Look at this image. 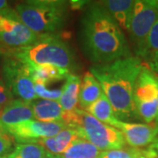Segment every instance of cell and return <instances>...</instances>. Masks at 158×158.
Masks as SVG:
<instances>
[{"mask_svg":"<svg viewBox=\"0 0 158 158\" xmlns=\"http://www.w3.org/2000/svg\"><path fill=\"white\" fill-rule=\"evenodd\" d=\"M2 158H6V156H5V157H2Z\"/></svg>","mask_w":158,"mask_h":158,"instance_id":"836d02e7","label":"cell"},{"mask_svg":"<svg viewBox=\"0 0 158 158\" xmlns=\"http://www.w3.org/2000/svg\"><path fill=\"white\" fill-rule=\"evenodd\" d=\"M156 53H158V19L148 35L141 58L146 61L148 57Z\"/></svg>","mask_w":158,"mask_h":158,"instance_id":"603a6c76","label":"cell"},{"mask_svg":"<svg viewBox=\"0 0 158 158\" xmlns=\"http://www.w3.org/2000/svg\"><path fill=\"white\" fill-rule=\"evenodd\" d=\"M101 151L90 141L77 139L72 142L65 152L60 155V158H98Z\"/></svg>","mask_w":158,"mask_h":158,"instance_id":"ffe728a7","label":"cell"},{"mask_svg":"<svg viewBox=\"0 0 158 158\" xmlns=\"http://www.w3.org/2000/svg\"><path fill=\"white\" fill-rule=\"evenodd\" d=\"M28 67L31 77L34 84L46 85L48 83H51L54 81L66 79L67 76L69 74V70L68 69L58 68L53 65L28 64Z\"/></svg>","mask_w":158,"mask_h":158,"instance_id":"e0dca14e","label":"cell"},{"mask_svg":"<svg viewBox=\"0 0 158 158\" xmlns=\"http://www.w3.org/2000/svg\"><path fill=\"white\" fill-rule=\"evenodd\" d=\"M62 122L77 132L81 139L90 141L100 151L123 148V134L117 128L102 123L84 109L63 111Z\"/></svg>","mask_w":158,"mask_h":158,"instance_id":"277c9868","label":"cell"},{"mask_svg":"<svg viewBox=\"0 0 158 158\" xmlns=\"http://www.w3.org/2000/svg\"><path fill=\"white\" fill-rule=\"evenodd\" d=\"M38 37L19 19L14 10L0 15V42L3 44L19 48L34 43Z\"/></svg>","mask_w":158,"mask_h":158,"instance_id":"9c48e42d","label":"cell"},{"mask_svg":"<svg viewBox=\"0 0 158 158\" xmlns=\"http://www.w3.org/2000/svg\"><path fill=\"white\" fill-rule=\"evenodd\" d=\"M157 77L147 67L141 69L136 81L134 91V102L135 104L157 100Z\"/></svg>","mask_w":158,"mask_h":158,"instance_id":"7c38bea8","label":"cell"},{"mask_svg":"<svg viewBox=\"0 0 158 158\" xmlns=\"http://www.w3.org/2000/svg\"><path fill=\"white\" fill-rule=\"evenodd\" d=\"M104 94L101 86L96 77L90 71H87L84 75L81 81L78 95V104L85 110L92 103L98 100Z\"/></svg>","mask_w":158,"mask_h":158,"instance_id":"2e32d148","label":"cell"},{"mask_svg":"<svg viewBox=\"0 0 158 158\" xmlns=\"http://www.w3.org/2000/svg\"><path fill=\"white\" fill-rule=\"evenodd\" d=\"M69 3L60 0H28L15 6L19 19L37 35L55 34L66 25Z\"/></svg>","mask_w":158,"mask_h":158,"instance_id":"3957f363","label":"cell"},{"mask_svg":"<svg viewBox=\"0 0 158 158\" xmlns=\"http://www.w3.org/2000/svg\"><path fill=\"white\" fill-rule=\"evenodd\" d=\"M3 77L13 97H17L18 99L31 103L38 98L28 64L13 55L5 61L3 65Z\"/></svg>","mask_w":158,"mask_h":158,"instance_id":"52a82bcc","label":"cell"},{"mask_svg":"<svg viewBox=\"0 0 158 158\" xmlns=\"http://www.w3.org/2000/svg\"><path fill=\"white\" fill-rule=\"evenodd\" d=\"M14 99L10 88L3 78H0V106H6Z\"/></svg>","mask_w":158,"mask_h":158,"instance_id":"484cf974","label":"cell"},{"mask_svg":"<svg viewBox=\"0 0 158 158\" xmlns=\"http://www.w3.org/2000/svg\"><path fill=\"white\" fill-rule=\"evenodd\" d=\"M148 149L154 154L156 158H158V135L156 138V140L153 141L148 148Z\"/></svg>","mask_w":158,"mask_h":158,"instance_id":"f546056e","label":"cell"},{"mask_svg":"<svg viewBox=\"0 0 158 158\" xmlns=\"http://www.w3.org/2000/svg\"><path fill=\"white\" fill-rule=\"evenodd\" d=\"M136 115L140 116L146 124H150L158 117L157 100L135 104Z\"/></svg>","mask_w":158,"mask_h":158,"instance_id":"7402d4cb","label":"cell"},{"mask_svg":"<svg viewBox=\"0 0 158 158\" xmlns=\"http://www.w3.org/2000/svg\"><path fill=\"white\" fill-rule=\"evenodd\" d=\"M50 158H60V157H59V156H55V155H52Z\"/></svg>","mask_w":158,"mask_h":158,"instance_id":"1f68e13d","label":"cell"},{"mask_svg":"<svg viewBox=\"0 0 158 158\" xmlns=\"http://www.w3.org/2000/svg\"><path fill=\"white\" fill-rule=\"evenodd\" d=\"M146 62L148 65V69L151 71L158 73V53L154 54L153 56L148 57L146 60Z\"/></svg>","mask_w":158,"mask_h":158,"instance_id":"83f0119b","label":"cell"},{"mask_svg":"<svg viewBox=\"0 0 158 158\" xmlns=\"http://www.w3.org/2000/svg\"><path fill=\"white\" fill-rule=\"evenodd\" d=\"M12 11L9 7V4L6 0H0V15H4V14H8Z\"/></svg>","mask_w":158,"mask_h":158,"instance_id":"f1b7e54d","label":"cell"},{"mask_svg":"<svg viewBox=\"0 0 158 158\" xmlns=\"http://www.w3.org/2000/svg\"><path fill=\"white\" fill-rule=\"evenodd\" d=\"M156 124H158V122H157V123H156Z\"/></svg>","mask_w":158,"mask_h":158,"instance_id":"e575fe53","label":"cell"},{"mask_svg":"<svg viewBox=\"0 0 158 158\" xmlns=\"http://www.w3.org/2000/svg\"><path fill=\"white\" fill-rule=\"evenodd\" d=\"M158 19V0L135 1L128 33L136 56L141 57L150 30Z\"/></svg>","mask_w":158,"mask_h":158,"instance_id":"8992f818","label":"cell"},{"mask_svg":"<svg viewBox=\"0 0 158 158\" xmlns=\"http://www.w3.org/2000/svg\"><path fill=\"white\" fill-rule=\"evenodd\" d=\"M34 118L41 122H62L63 109L59 101L39 99L31 102Z\"/></svg>","mask_w":158,"mask_h":158,"instance_id":"9a60e30c","label":"cell"},{"mask_svg":"<svg viewBox=\"0 0 158 158\" xmlns=\"http://www.w3.org/2000/svg\"><path fill=\"white\" fill-rule=\"evenodd\" d=\"M85 110L98 120L101 121L102 123L109 125L113 127L118 120V118L115 117L111 103L105 94H103L98 100L92 103Z\"/></svg>","mask_w":158,"mask_h":158,"instance_id":"d6986e66","label":"cell"},{"mask_svg":"<svg viewBox=\"0 0 158 158\" xmlns=\"http://www.w3.org/2000/svg\"><path fill=\"white\" fill-rule=\"evenodd\" d=\"M101 6L112 16L120 28L128 32L135 1L133 0H106L99 2Z\"/></svg>","mask_w":158,"mask_h":158,"instance_id":"4fadbf2b","label":"cell"},{"mask_svg":"<svg viewBox=\"0 0 158 158\" xmlns=\"http://www.w3.org/2000/svg\"><path fill=\"white\" fill-rule=\"evenodd\" d=\"M81 80L77 75L69 73L66 77L65 84L62 87V93L59 100L63 111H73L78 104V95Z\"/></svg>","mask_w":158,"mask_h":158,"instance_id":"ac0fdd59","label":"cell"},{"mask_svg":"<svg viewBox=\"0 0 158 158\" xmlns=\"http://www.w3.org/2000/svg\"><path fill=\"white\" fill-rule=\"evenodd\" d=\"M52 154H49L45 148L39 143L29 142L19 143L15 147L13 151L9 153L6 158H50Z\"/></svg>","mask_w":158,"mask_h":158,"instance_id":"44dd1931","label":"cell"},{"mask_svg":"<svg viewBox=\"0 0 158 158\" xmlns=\"http://www.w3.org/2000/svg\"><path fill=\"white\" fill-rule=\"evenodd\" d=\"M78 42L85 56L93 64L131 56L122 29L98 3L89 6L81 15Z\"/></svg>","mask_w":158,"mask_h":158,"instance_id":"6da1fadb","label":"cell"},{"mask_svg":"<svg viewBox=\"0 0 158 158\" xmlns=\"http://www.w3.org/2000/svg\"><path fill=\"white\" fill-rule=\"evenodd\" d=\"M11 147L12 141L10 136L7 134L0 132V158L5 157L7 155H9Z\"/></svg>","mask_w":158,"mask_h":158,"instance_id":"4316f807","label":"cell"},{"mask_svg":"<svg viewBox=\"0 0 158 158\" xmlns=\"http://www.w3.org/2000/svg\"><path fill=\"white\" fill-rule=\"evenodd\" d=\"M143 66L141 58L133 56L90 66V71L99 83L119 120L124 121L136 115L134 91Z\"/></svg>","mask_w":158,"mask_h":158,"instance_id":"7a4b0ae2","label":"cell"},{"mask_svg":"<svg viewBox=\"0 0 158 158\" xmlns=\"http://www.w3.org/2000/svg\"><path fill=\"white\" fill-rule=\"evenodd\" d=\"M114 127L123 134L126 143L136 148L151 144L158 135V124L156 123H129L118 119Z\"/></svg>","mask_w":158,"mask_h":158,"instance_id":"30bf717a","label":"cell"},{"mask_svg":"<svg viewBox=\"0 0 158 158\" xmlns=\"http://www.w3.org/2000/svg\"><path fill=\"white\" fill-rule=\"evenodd\" d=\"M34 90L37 98L47 100L59 101L62 93V88L57 90H48L43 84H34Z\"/></svg>","mask_w":158,"mask_h":158,"instance_id":"d4e9b609","label":"cell"},{"mask_svg":"<svg viewBox=\"0 0 158 158\" xmlns=\"http://www.w3.org/2000/svg\"><path fill=\"white\" fill-rule=\"evenodd\" d=\"M11 55L28 64L53 65L68 70L76 62L70 47L55 34L40 35L34 43L15 48Z\"/></svg>","mask_w":158,"mask_h":158,"instance_id":"5b68a950","label":"cell"},{"mask_svg":"<svg viewBox=\"0 0 158 158\" xmlns=\"http://www.w3.org/2000/svg\"><path fill=\"white\" fill-rule=\"evenodd\" d=\"M157 86H158V77H157ZM157 104H158V93H157ZM158 122V117L156 118V123H157Z\"/></svg>","mask_w":158,"mask_h":158,"instance_id":"d6a6232c","label":"cell"},{"mask_svg":"<svg viewBox=\"0 0 158 158\" xmlns=\"http://www.w3.org/2000/svg\"><path fill=\"white\" fill-rule=\"evenodd\" d=\"M77 139H80V136L77 131L69 127H65L56 136L40 140L37 143L45 148L49 154L60 156L68 149L73 141Z\"/></svg>","mask_w":158,"mask_h":158,"instance_id":"5bb4252c","label":"cell"},{"mask_svg":"<svg viewBox=\"0 0 158 158\" xmlns=\"http://www.w3.org/2000/svg\"><path fill=\"white\" fill-rule=\"evenodd\" d=\"M66 125L63 122H41L36 119L27 120L19 124L6 127L3 133L11 135L19 143H37L38 141L54 137L64 129Z\"/></svg>","mask_w":158,"mask_h":158,"instance_id":"ba28073f","label":"cell"},{"mask_svg":"<svg viewBox=\"0 0 158 158\" xmlns=\"http://www.w3.org/2000/svg\"><path fill=\"white\" fill-rule=\"evenodd\" d=\"M141 150L136 148H119L106 151H101L98 158H137L141 155Z\"/></svg>","mask_w":158,"mask_h":158,"instance_id":"cb8c5ba5","label":"cell"},{"mask_svg":"<svg viewBox=\"0 0 158 158\" xmlns=\"http://www.w3.org/2000/svg\"><path fill=\"white\" fill-rule=\"evenodd\" d=\"M137 158H150L149 157V154H148V149H142L141 150V155L139 156V157Z\"/></svg>","mask_w":158,"mask_h":158,"instance_id":"4dcf8cb0","label":"cell"},{"mask_svg":"<svg viewBox=\"0 0 158 158\" xmlns=\"http://www.w3.org/2000/svg\"><path fill=\"white\" fill-rule=\"evenodd\" d=\"M32 105L21 99H13L4 106L0 113V132L6 127L34 119Z\"/></svg>","mask_w":158,"mask_h":158,"instance_id":"8fae6325","label":"cell"}]
</instances>
